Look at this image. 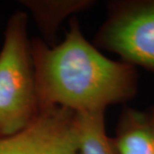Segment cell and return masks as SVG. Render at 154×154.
<instances>
[{"instance_id": "3957f363", "label": "cell", "mask_w": 154, "mask_h": 154, "mask_svg": "<svg viewBox=\"0 0 154 154\" xmlns=\"http://www.w3.org/2000/svg\"><path fill=\"white\" fill-rule=\"evenodd\" d=\"M94 42L154 76V0L110 2Z\"/></svg>"}, {"instance_id": "7a4b0ae2", "label": "cell", "mask_w": 154, "mask_h": 154, "mask_svg": "<svg viewBox=\"0 0 154 154\" xmlns=\"http://www.w3.org/2000/svg\"><path fill=\"white\" fill-rule=\"evenodd\" d=\"M38 113L27 14L18 11L9 18L0 51V135L23 131Z\"/></svg>"}, {"instance_id": "8992f818", "label": "cell", "mask_w": 154, "mask_h": 154, "mask_svg": "<svg viewBox=\"0 0 154 154\" xmlns=\"http://www.w3.org/2000/svg\"><path fill=\"white\" fill-rule=\"evenodd\" d=\"M76 126L78 154H119L113 138L106 133L104 112L78 113Z\"/></svg>"}, {"instance_id": "6da1fadb", "label": "cell", "mask_w": 154, "mask_h": 154, "mask_svg": "<svg viewBox=\"0 0 154 154\" xmlns=\"http://www.w3.org/2000/svg\"><path fill=\"white\" fill-rule=\"evenodd\" d=\"M31 54L39 110L61 107L76 113L105 112L138 90L136 67L106 57L84 37L76 18L60 44H32Z\"/></svg>"}, {"instance_id": "277c9868", "label": "cell", "mask_w": 154, "mask_h": 154, "mask_svg": "<svg viewBox=\"0 0 154 154\" xmlns=\"http://www.w3.org/2000/svg\"><path fill=\"white\" fill-rule=\"evenodd\" d=\"M76 133L74 112L61 107L42 109L23 131L0 138V154H52Z\"/></svg>"}, {"instance_id": "ba28073f", "label": "cell", "mask_w": 154, "mask_h": 154, "mask_svg": "<svg viewBox=\"0 0 154 154\" xmlns=\"http://www.w3.org/2000/svg\"><path fill=\"white\" fill-rule=\"evenodd\" d=\"M52 154H78V136L74 135Z\"/></svg>"}, {"instance_id": "5b68a950", "label": "cell", "mask_w": 154, "mask_h": 154, "mask_svg": "<svg viewBox=\"0 0 154 154\" xmlns=\"http://www.w3.org/2000/svg\"><path fill=\"white\" fill-rule=\"evenodd\" d=\"M113 141L119 154H154V105L146 109L125 107Z\"/></svg>"}, {"instance_id": "52a82bcc", "label": "cell", "mask_w": 154, "mask_h": 154, "mask_svg": "<svg viewBox=\"0 0 154 154\" xmlns=\"http://www.w3.org/2000/svg\"><path fill=\"white\" fill-rule=\"evenodd\" d=\"M88 0H64V1H24L40 29L48 39L56 34L61 21L72 13L82 11L92 4Z\"/></svg>"}]
</instances>
